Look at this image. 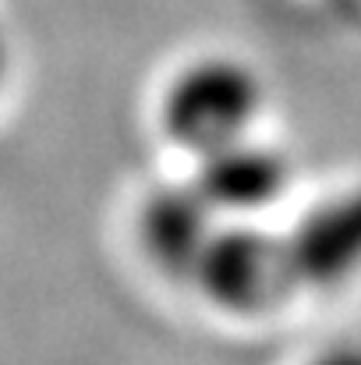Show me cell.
<instances>
[{
  "label": "cell",
  "instance_id": "obj_1",
  "mask_svg": "<svg viewBox=\"0 0 361 365\" xmlns=\"http://www.w3.org/2000/svg\"><path fill=\"white\" fill-rule=\"evenodd\" d=\"M266 107L258 71L234 53H202L170 75L159 93L163 135L195 160L251 135Z\"/></svg>",
  "mask_w": 361,
  "mask_h": 365
},
{
  "label": "cell",
  "instance_id": "obj_2",
  "mask_svg": "<svg viewBox=\"0 0 361 365\" xmlns=\"http://www.w3.org/2000/svg\"><path fill=\"white\" fill-rule=\"evenodd\" d=\"M188 284L216 312L238 319L269 316L301 291L287 235H273L258 220H224Z\"/></svg>",
  "mask_w": 361,
  "mask_h": 365
},
{
  "label": "cell",
  "instance_id": "obj_3",
  "mask_svg": "<svg viewBox=\"0 0 361 365\" xmlns=\"http://www.w3.org/2000/svg\"><path fill=\"white\" fill-rule=\"evenodd\" d=\"M220 224L224 217L195 181L156 185L135 213V242L159 277L188 284Z\"/></svg>",
  "mask_w": 361,
  "mask_h": 365
},
{
  "label": "cell",
  "instance_id": "obj_4",
  "mask_svg": "<svg viewBox=\"0 0 361 365\" xmlns=\"http://www.w3.org/2000/svg\"><path fill=\"white\" fill-rule=\"evenodd\" d=\"M291 178L294 167L287 153L255 138L251 131L199 156L192 181L202 188V195L224 220H258L287 195Z\"/></svg>",
  "mask_w": 361,
  "mask_h": 365
},
{
  "label": "cell",
  "instance_id": "obj_5",
  "mask_svg": "<svg viewBox=\"0 0 361 365\" xmlns=\"http://www.w3.org/2000/svg\"><path fill=\"white\" fill-rule=\"evenodd\" d=\"M287 245L301 287L337 291L361 277V181L305 210Z\"/></svg>",
  "mask_w": 361,
  "mask_h": 365
},
{
  "label": "cell",
  "instance_id": "obj_6",
  "mask_svg": "<svg viewBox=\"0 0 361 365\" xmlns=\"http://www.w3.org/2000/svg\"><path fill=\"white\" fill-rule=\"evenodd\" d=\"M308 365H361V341H337L323 348Z\"/></svg>",
  "mask_w": 361,
  "mask_h": 365
},
{
  "label": "cell",
  "instance_id": "obj_7",
  "mask_svg": "<svg viewBox=\"0 0 361 365\" xmlns=\"http://www.w3.org/2000/svg\"><path fill=\"white\" fill-rule=\"evenodd\" d=\"M7 71H11V50H7V39L0 36V89L7 82Z\"/></svg>",
  "mask_w": 361,
  "mask_h": 365
}]
</instances>
